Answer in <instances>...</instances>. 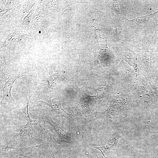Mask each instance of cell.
Masks as SVG:
<instances>
[{"instance_id":"3","label":"cell","mask_w":158,"mask_h":158,"mask_svg":"<svg viewBox=\"0 0 158 158\" xmlns=\"http://www.w3.org/2000/svg\"><path fill=\"white\" fill-rule=\"evenodd\" d=\"M37 112L38 115L43 120L46 121L51 126L62 142H64L71 145L74 143V139L70 133L55 122L51 117L46 114L42 109L38 107Z\"/></svg>"},{"instance_id":"17","label":"cell","mask_w":158,"mask_h":158,"mask_svg":"<svg viewBox=\"0 0 158 158\" xmlns=\"http://www.w3.org/2000/svg\"><path fill=\"white\" fill-rule=\"evenodd\" d=\"M48 154L49 158H59L53 153L52 150L50 147L48 148Z\"/></svg>"},{"instance_id":"13","label":"cell","mask_w":158,"mask_h":158,"mask_svg":"<svg viewBox=\"0 0 158 158\" xmlns=\"http://www.w3.org/2000/svg\"><path fill=\"white\" fill-rule=\"evenodd\" d=\"M158 13V10L153 13L137 17L135 18L130 20L128 21L133 24L138 26L145 23L150 18Z\"/></svg>"},{"instance_id":"6","label":"cell","mask_w":158,"mask_h":158,"mask_svg":"<svg viewBox=\"0 0 158 158\" xmlns=\"http://www.w3.org/2000/svg\"><path fill=\"white\" fill-rule=\"evenodd\" d=\"M41 102L50 107L52 113L57 117H63L69 121L73 120V117L67 112L63 108L62 103L57 97L52 99L40 100L38 102Z\"/></svg>"},{"instance_id":"15","label":"cell","mask_w":158,"mask_h":158,"mask_svg":"<svg viewBox=\"0 0 158 158\" xmlns=\"http://www.w3.org/2000/svg\"><path fill=\"white\" fill-rule=\"evenodd\" d=\"M121 54L123 56V58L127 61L134 67H135V66L136 68L135 58H133L135 56L132 55L133 54L129 53L128 51L124 50V51H121Z\"/></svg>"},{"instance_id":"9","label":"cell","mask_w":158,"mask_h":158,"mask_svg":"<svg viewBox=\"0 0 158 158\" xmlns=\"http://www.w3.org/2000/svg\"><path fill=\"white\" fill-rule=\"evenodd\" d=\"M152 52L149 51L145 54L143 57V62L145 73L147 76L151 87L155 88L157 87L152 80L151 77V58Z\"/></svg>"},{"instance_id":"14","label":"cell","mask_w":158,"mask_h":158,"mask_svg":"<svg viewBox=\"0 0 158 158\" xmlns=\"http://www.w3.org/2000/svg\"><path fill=\"white\" fill-rule=\"evenodd\" d=\"M61 158H83L81 154L75 150H66L60 154Z\"/></svg>"},{"instance_id":"18","label":"cell","mask_w":158,"mask_h":158,"mask_svg":"<svg viewBox=\"0 0 158 158\" xmlns=\"http://www.w3.org/2000/svg\"><path fill=\"white\" fill-rule=\"evenodd\" d=\"M44 153V152L40 153L39 155L37 156L35 158H43Z\"/></svg>"},{"instance_id":"10","label":"cell","mask_w":158,"mask_h":158,"mask_svg":"<svg viewBox=\"0 0 158 158\" xmlns=\"http://www.w3.org/2000/svg\"><path fill=\"white\" fill-rule=\"evenodd\" d=\"M32 125L27 123L22 126L19 132L14 135L15 138L23 139H32L35 135Z\"/></svg>"},{"instance_id":"4","label":"cell","mask_w":158,"mask_h":158,"mask_svg":"<svg viewBox=\"0 0 158 158\" xmlns=\"http://www.w3.org/2000/svg\"><path fill=\"white\" fill-rule=\"evenodd\" d=\"M123 135L121 130H117L111 135L105 145L100 147H94L99 150L105 158H109L112 156L118 140Z\"/></svg>"},{"instance_id":"8","label":"cell","mask_w":158,"mask_h":158,"mask_svg":"<svg viewBox=\"0 0 158 158\" xmlns=\"http://www.w3.org/2000/svg\"><path fill=\"white\" fill-rule=\"evenodd\" d=\"M27 149V148H18L7 145L5 147L0 148V157L11 158L13 157H22L23 153H20L19 152Z\"/></svg>"},{"instance_id":"19","label":"cell","mask_w":158,"mask_h":158,"mask_svg":"<svg viewBox=\"0 0 158 158\" xmlns=\"http://www.w3.org/2000/svg\"><path fill=\"white\" fill-rule=\"evenodd\" d=\"M0 158H6L3 157H0Z\"/></svg>"},{"instance_id":"1","label":"cell","mask_w":158,"mask_h":158,"mask_svg":"<svg viewBox=\"0 0 158 158\" xmlns=\"http://www.w3.org/2000/svg\"><path fill=\"white\" fill-rule=\"evenodd\" d=\"M126 104L122 98H118L111 102L107 109L104 112L96 113L97 117L101 119L102 122L109 118L125 119L126 116Z\"/></svg>"},{"instance_id":"7","label":"cell","mask_w":158,"mask_h":158,"mask_svg":"<svg viewBox=\"0 0 158 158\" xmlns=\"http://www.w3.org/2000/svg\"><path fill=\"white\" fill-rule=\"evenodd\" d=\"M37 125L42 130H44L49 135L50 138L49 140L47 142L31 146L32 149L36 147H43L47 149L54 145L59 144L62 142L59 137H57L52 134L48 130L46 129L45 127H44L40 123H38Z\"/></svg>"},{"instance_id":"2","label":"cell","mask_w":158,"mask_h":158,"mask_svg":"<svg viewBox=\"0 0 158 158\" xmlns=\"http://www.w3.org/2000/svg\"><path fill=\"white\" fill-rule=\"evenodd\" d=\"M25 75L13 76L4 73L0 78V82L3 89V97L1 103H6L15 106L16 103L11 94V89L15 81Z\"/></svg>"},{"instance_id":"16","label":"cell","mask_w":158,"mask_h":158,"mask_svg":"<svg viewBox=\"0 0 158 158\" xmlns=\"http://www.w3.org/2000/svg\"><path fill=\"white\" fill-rule=\"evenodd\" d=\"M57 76V74L56 73L49 76L45 81V86L48 88H51L54 86Z\"/></svg>"},{"instance_id":"5","label":"cell","mask_w":158,"mask_h":158,"mask_svg":"<svg viewBox=\"0 0 158 158\" xmlns=\"http://www.w3.org/2000/svg\"><path fill=\"white\" fill-rule=\"evenodd\" d=\"M69 110L72 112L75 118L79 119L89 118L95 114L92 109L84 99H81L78 104L71 107Z\"/></svg>"},{"instance_id":"12","label":"cell","mask_w":158,"mask_h":158,"mask_svg":"<svg viewBox=\"0 0 158 158\" xmlns=\"http://www.w3.org/2000/svg\"><path fill=\"white\" fill-rule=\"evenodd\" d=\"M29 92L28 93V91H27L25 95L26 99V105L25 107L22 109V111L27 121V123L30 124L37 125L38 123L36 121L33 120L30 118L29 116L28 111V106L29 104L31 97Z\"/></svg>"},{"instance_id":"11","label":"cell","mask_w":158,"mask_h":158,"mask_svg":"<svg viewBox=\"0 0 158 158\" xmlns=\"http://www.w3.org/2000/svg\"><path fill=\"white\" fill-rule=\"evenodd\" d=\"M111 85L109 83L108 85L104 87L99 88L98 89V92L95 95L89 96V98L92 102H100L103 100L107 99L110 94Z\"/></svg>"}]
</instances>
